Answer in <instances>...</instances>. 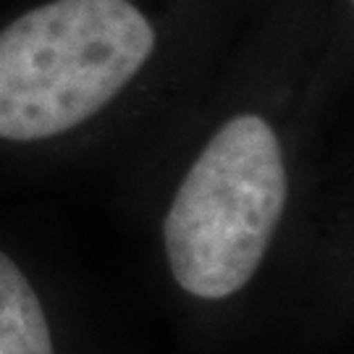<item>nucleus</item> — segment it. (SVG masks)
<instances>
[{
	"label": "nucleus",
	"mask_w": 354,
	"mask_h": 354,
	"mask_svg": "<svg viewBox=\"0 0 354 354\" xmlns=\"http://www.w3.org/2000/svg\"><path fill=\"white\" fill-rule=\"evenodd\" d=\"M250 0H35L0 21V142L66 140L113 113L192 32Z\"/></svg>",
	"instance_id": "obj_1"
},
{
	"label": "nucleus",
	"mask_w": 354,
	"mask_h": 354,
	"mask_svg": "<svg viewBox=\"0 0 354 354\" xmlns=\"http://www.w3.org/2000/svg\"><path fill=\"white\" fill-rule=\"evenodd\" d=\"M289 197L279 124L263 108H234L210 129L163 221L176 283L200 299L241 291L266 257Z\"/></svg>",
	"instance_id": "obj_2"
},
{
	"label": "nucleus",
	"mask_w": 354,
	"mask_h": 354,
	"mask_svg": "<svg viewBox=\"0 0 354 354\" xmlns=\"http://www.w3.org/2000/svg\"><path fill=\"white\" fill-rule=\"evenodd\" d=\"M0 354H53L50 326L24 270L0 250Z\"/></svg>",
	"instance_id": "obj_3"
}]
</instances>
